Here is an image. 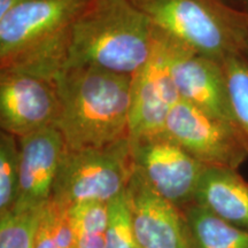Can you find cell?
I'll return each instance as SVG.
<instances>
[{"label": "cell", "mask_w": 248, "mask_h": 248, "mask_svg": "<svg viewBox=\"0 0 248 248\" xmlns=\"http://www.w3.org/2000/svg\"><path fill=\"white\" fill-rule=\"evenodd\" d=\"M132 76L97 68H64L54 82L57 128L67 150L105 147L130 138Z\"/></svg>", "instance_id": "6da1fadb"}, {"label": "cell", "mask_w": 248, "mask_h": 248, "mask_svg": "<svg viewBox=\"0 0 248 248\" xmlns=\"http://www.w3.org/2000/svg\"><path fill=\"white\" fill-rule=\"evenodd\" d=\"M157 28L130 0H88L74 21L64 68L133 76L153 53Z\"/></svg>", "instance_id": "7a4b0ae2"}, {"label": "cell", "mask_w": 248, "mask_h": 248, "mask_svg": "<svg viewBox=\"0 0 248 248\" xmlns=\"http://www.w3.org/2000/svg\"><path fill=\"white\" fill-rule=\"evenodd\" d=\"M88 0H26L0 16V71L54 80L66 67L74 21Z\"/></svg>", "instance_id": "3957f363"}, {"label": "cell", "mask_w": 248, "mask_h": 248, "mask_svg": "<svg viewBox=\"0 0 248 248\" xmlns=\"http://www.w3.org/2000/svg\"><path fill=\"white\" fill-rule=\"evenodd\" d=\"M157 29L197 53L223 62L244 53L248 14L225 0H130Z\"/></svg>", "instance_id": "277c9868"}, {"label": "cell", "mask_w": 248, "mask_h": 248, "mask_svg": "<svg viewBox=\"0 0 248 248\" xmlns=\"http://www.w3.org/2000/svg\"><path fill=\"white\" fill-rule=\"evenodd\" d=\"M133 172L130 138L105 147L66 148L51 201L67 208L83 202L109 203L125 192Z\"/></svg>", "instance_id": "5b68a950"}, {"label": "cell", "mask_w": 248, "mask_h": 248, "mask_svg": "<svg viewBox=\"0 0 248 248\" xmlns=\"http://www.w3.org/2000/svg\"><path fill=\"white\" fill-rule=\"evenodd\" d=\"M163 132L206 167L238 170L248 150L233 124L181 100L173 107Z\"/></svg>", "instance_id": "8992f818"}, {"label": "cell", "mask_w": 248, "mask_h": 248, "mask_svg": "<svg viewBox=\"0 0 248 248\" xmlns=\"http://www.w3.org/2000/svg\"><path fill=\"white\" fill-rule=\"evenodd\" d=\"M135 170L164 199L184 209L193 203L207 168L163 131L130 139Z\"/></svg>", "instance_id": "52a82bcc"}, {"label": "cell", "mask_w": 248, "mask_h": 248, "mask_svg": "<svg viewBox=\"0 0 248 248\" xmlns=\"http://www.w3.org/2000/svg\"><path fill=\"white\" fill-rule=\"evenodd\" d=\"M172 38L157 29L153 53L131 79L130 139L163 131L181 101L171 74Z\"/></svg>", "instance_id": "ba28073f"}, {"label": "cell", "mask_w": 248, "mask_h": 248, "mask_svg": "<svg viewBox=\"0 0 248 248\" xmlns=\"http://www.w3.org/2000/svg\"><path fill=\"white\" fill-rule=\"evenodd\" d=\"M60 100L54 80L18 71H0V126L17 139L55 128Z\"/></svg>", "instance_id": "9c48e42d"}, {"label": "cell", "mask_w": 248, "mask_h": 248, "mask_svg": "<svg viewBox=\"0 0 248 248\" xmlns=\"http://www.w3.org/2000/svg\"><path fill=\"white\" fill-rule=\"evenodd\" d=\"M125 199L138 248H191L183 210L133 172Z\"/></svg>", "instance_id": "30bf717a"}, {"label": "cell", "mask_w": 248, "mask_h": 248, "mask_svg": "<svg viewBox=\"0 0 248 248\" xmlns=\"http://www.w3.org/2000/svg\"><path fill=\"white\" fill-rule=\"evenodd\" d=\"M171 74L181 100L235 126L222 62L197 53L172 38Z\"/></svg>", "instance_id": "8fae6325"}, {"label": "cell", "mask_w": 248, "mask_h": 248, "mask_svg": "<svg viewBox=\"0 0 248 248\" xmlns=\"http://www.w3.org/2000/svg\"><path fill=\"white\" fill-rule=\"evenodd\" d=\"M20 185L13 214L40 212L51 201L62 156L63 137L57 128H47L18 139Z\"/></svg>", "instance_id": "7c38bea8"}, {"label": "cell", "mask_w": 248, "mask_h": 248, "mask_svg": "<svg viewBox=\"0 0 248 248\" xmlns=\"http://www.w3.org/2000/svg\"><path fill=\"white\" fill-rule=\"evenodd\" d=\"M194 202L248 231V182L238 170L207 167L195 192Z\"/></svg>", "instance_id": "4fadbf2b"}, {"label": "cell", "mask_w": 248, "mask_h": 248, "mask_svg": "<svg viewBox=\"0 0 248 248\" xmlns=\"http://www.w3.org/2000/svg\"><path fill=\"white\" fill-rule=\"evenodd\" d=\"M182 210L191 248H248V231L226 222L197 202Z\"/></svg>", "instance_id": "5bb4252c"}, {"label": "cell", "mask_w": 248, "mask_h": 248, "mask_svg": "<svg viewBox=\"0 0 248 248\" xmlns=\"http://www.w3.org/2000/svg\"><path fill=\"white\" fill-rule=\"evenodd\" d=\"M74 248H104L108 225V203L83 202L69 207Z\"/></svg>", "instance_id": "9a60e30c"}, {"label": "cell", "mask_w": 248, "mask_h": 248, "mask_svg": "<svg viewBox=\"0 0 248 248\" xmlns=\"http://www.w3.org/2000/svg\"><path fill=\"white\" fill-rule=\"evenodd\" d=\"M32 248H74L69 208L49 202L43 208L32 238Z\"/></svg>", "instance_id": "2e32d148"}, {"label": "cell", "mask_w": 248, "mask_h": 248, "mask_svg": "<svg viewBox=\"0 0 248 248\" xmlns=\"http://www.w3.org/2000/svg\"><path fill=\"white\" fill-rule=\"evenodd\" d=\"M234 124L248 150V57L231 55L222 62Z\"/></svg>", "instance_id": "e0dca14e"}, {"label": "cell", "mask_w": 248, "mask_h": 248, "mask_svg": "<svg viewBox=\"0 0 248 248\" xmlns=\"http://www.w3.org/2000/svg\"><path fill=\"white\" fill-rule=\"evenodd\" d=\"M20 144L14 136L0 133V217L13 212L20 185Z\"/></svg>", "instance_id": "ac0fdd59"}, {"label": "cell", "mask_w": 248, "mask_h": 248, "mask_svg": "<svg viewBox=\"0 0 248 248\" xmlns=\"http://www.w3.org/2000/svg\"><path fill=\"white\" fill-rule=\"evenodd\" d=\"M124 193L108 203V225L104 248H138Z\"/></svg>", "instance_id": "d6986e66"}, {"label": "cell", "mask_w": 248, "mask_h": 248, "mask_svg": "<svg viewBox=\"0 0 248 248\" xmlns=\"http://www.w3.org/2000/svg\"><path fill=\"white\" fill-rule=\"evenodd\" d=\"M40 212L11 213L0 217V248H32L33 232Z\"/></svg>", "instance_id": "ffe728a7"}, {"label": "cell", "mask_w": 248, "mask_h": 248, "mask_svg": "<svg viewBox=\"0 0 248 248\" xmlns=\"http://www.w3.org/2000/svg\"><path fill=\"white\" fill-rule=\"evenodd\" d=\"M22 1H26V0H0V16Z\"/></svg>", "instance_id": "44dd1931"}, {"label": "cell", "mask_w": 248, "mask_h": 248, "mask_svg": "<svg viewBox=\"0 0 248 248\" xmlns=\"http://www.w3.org/2000/svg\"><path fill=\"white\" fill-rule=\"evenodd\" d=\"M231 7L248 14V0H225Z\"/></svg>", "instance_id": "7402d4cb"}, {"label": "cell", "mask_w": 248, "mask_h": 248, "mask_svg": "<svg viewBox=\"0 0 248 248\" xmlns=\"http://www.w3.org/2000/svg\"><path fill=\"white\" fill-rule=\"evenodd\" d=\"M244 53H245V54H246V55H247V57H248V40H247V44H246V48H245V52H244Z\"/></svg>", "instance_id": "603a6c76"}]
</instances>
